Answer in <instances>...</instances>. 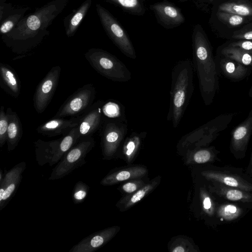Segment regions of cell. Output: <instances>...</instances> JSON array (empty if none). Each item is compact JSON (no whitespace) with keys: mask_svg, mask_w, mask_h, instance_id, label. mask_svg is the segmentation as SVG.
Listing matches in <instances>:
<instances>
[{"mask_svg":"<svg viewBox=\"0 0 252 252\" xmlns=\"http://www.w3.org/2000/svg\"><path fill=\"white\" fill-rule=\"evenodd\" d=\"M68 0H52L25 15L9 32L1 35L4 44L16 55L13 60L31 55L49 34V27L63 12Z\"/></svg>","mask_w":252,"mask_h":252,"instance_id":"cell-1","label":"cell"},{"mask_svg":"<svg viewBox=\"0 0 252 252\" xmlns=\"http://www.w3.org/2000/svg\"><path fill=\"white\" fill-rule=\"evenodd\" d=\"M197 26L192 36L193 65L199 90L206 105L213 102L219 89L218 71L210 44L201 28Z\"/></svg>","mask_w":252,"mask_h":252,"instance_id":"cell-2","label":"cell"},{"mask_svg":"<svg viewBox=\"0 0 252 252\" xmlns=\"http://www.w3.org/2000/svg\"><path fill=\"white\" fill-rule=\"evenodd\" d=\"M193 65L189 59L178 62L171 72L167 120L174 128L179 125L194 92Z\"/></svg>","mask_w":252,"mask_h":252,"instance_id":"cell-3","label":"cell"},{"mask_svg":"<svg viewBox=\"0 0 252 252\" xmlns=\"http://www.w3.org/2000/svg\"><path fill=\"white\" fill-rule=\"evenodd\" d=\"M84 56L97 72L111 81L125 82L131 78V72L126 65L105 50L90 48L85 53Z\"/></svg>","mask_w":252,"mask_h":252,"instance_id":"cell-4","label":"cell"},{"mask_svg":"<svg viewBox=\"0 0 252 252\" xmlns=\"http://www.w3.org/2000/svg\"><path fill=\"white\" fill-rule=\"evenodd\" d=\"M95 145L93 136L82 138L66 152L53 169L49 180L60 179L86 163L85 158Z\"/></svg>","mask_w":252,"mask_h":252,"instance_id":"cell-5","label":"cell"},{"mask_svg":"<svg viewBox=\"0 0 252 252\" xmlns=\"http://www.w3.org/2000/svg\"><path fill=\"white\" fill-rule=\"evenodd\" d=\"M95 7L101 24L109 38L127 57L135 59L136 54L133 46L120 24L102 5L96 4Z\"/></svg>","mask_w":252,"mask_h":252,"instance_id":"cell-6","label":"cell"},{"mask_svg":"<svg viewBox=\"0 0 252 252\" xmlns=\"http://www.w3.org/2000/svg\"><path fill=\"white\" fill-rule=\"evenodd\" d=\"M95 95L94 85L85 84L67 98L53 118L75 117L82 115L93 104Z\"/></svg>","mask_w":252,"mask_h":252,"instance_id":"cell-7","label":"cell"},{"mask_svg":"<svg viewBox=\"0 0 252 252\" xmlns=\"http://www.w3.org/2000/svg\"><path fill=\"white\" fill-rule=\"evenodd\" d=\"M127 130L126 121L107 120L103 123L100 137L104 159H110L116 155Z\"/></svg>","mask_w":252,"mask_h":252,"instance_id":"cell-8","label":"cell"},{"mask_svg":"<svg viewBox=\"0 0 252 252\" xmlns=\"http://www.w3.org/2000/svg\"><path fill=\"white\" fill-rule=\"evenodd\" d=\"M61 67L53 66L38 84L33 100L34 109L38 114L42 113L50 103L59 81Z\"/></svg>","mask_w":252,"mask_h":252,"instance_id":"cell-9","label":"cell"},{"mask_svg":"<svg viewBox=\"0 0 252 252\" xmlns=\"http://www.w3.org/2000/svg\"><path fill=\"white\" fill-rule=\"evenodd\" d=\"M104 102L101 100L96 101L87 111L78 116L79 123L77 127L80 139L92 136L103 124L102 107Z\"/></svg>","mask_w":252,"mask_h":252,"instance_id":"cell-10","label":"cell"},{"mask_svg":"<svg viewBox=\"0 0 252 252\" xmlns=\"http://www.w3.org/2000/svg\"><path fill=\"white\" fill-rule=\"evenodd\" d=\"M26 164L22 161L4 174L0 182V210H2L15 194L22 179Z\"/></svg>","mask_w":252,"mask_h":252,"instance_id":"cell-11","label":"cell"},{"mask_svg":"<svg viewBox=\"0 0 252 252\" xmlns=\"http://www.w3.org/2000/svg\"><path fill=\"white\" fill-rule=\"evenodd\" d=\"M120 230V227L113 226L95 232L73 246L69 252H94L106 244Z\"/></svg>","mask_w":252,"mask_h":252,"instance_id":"cell-12","label":"cell"},{"mask_svg":"<svg viewBox=\"0 0 252 252\" xmlns=\"http://www.w3.org/2000/svg\"><path fill=\"white\" fill-rule=\"evenodd\" d=\"M79 117H72L70 119L63 118H53L52 119L39 126L36 131L38 133L48 137L60 135H66L73 128L77 126Z\"/></svg>","mask_w":252,"mask_h":252,"instance_id":"cell-13","label":"cell"},{"mask_svg":"<svg viewBox=\"0 0 252 252\" xmlns=\"http://www.w3.org/2000/svg\"><path fill=\"white\" fill-rule=\"evenodd\" d=\"M143 166H133L114 170L106 175L100 181L102 186H112L132 179L143 178L148 174Z\"/></svg>","mask_w":252,"mask_h":252,"instance_id":"cell-14","label":"cell"},{"mask_svg":"<svg viewBox=\"0 0 252 252\" xmlns=\"http://www.w3.org/2000/svg\"><path fill=\"white\" fill-rule=\"evenodd\" d=\"M160 182V177L158 176L146 183L134 192L126 195L116 204V207L121 212L126 211L140 201L152 192Z\"/></svg>","mask_w":252,"mask_h":252,"instance_id":"cell-15","label":"cell"},{"mask_svg":"<svg viewBox=\"0 0 252 252\" xmlns=\"http://www.w3.org/2000/svg\"><path fill=\"white\" fill-rule=\"evenodd\" d=\"M0 86L6 93L18 98L21 92L20 80L15 71L9 65L0 63Z\"/></svg>","mask_w":252,"mask_h":252,"instance_id":"cell-16","label":"cell"},{"mask_svg":"<svg viewBox=\"0 0 252 252\" xmlns=\"http://www.w3.org/2000/svg\"><path fill=\"white\" fill-rule=\"evenodd\" d=\"M160 20L168 26H177L184 22V17L179 9L166 2L155 3L151 6Z\"/></svg>","mask_w":252,"mask_h":252,"instance_id":"cell-17","label":"cell"},{"mask_svg":"<svg viewBox=\"0 0 252 252\" xmlns=\"http://www.w3.org/2000/svg\"><path fill=\"white\" fill-rule=\"evenodd\" d=\"M216 64L218 69L219 68L224 76L231 80H241L250 73L247 66L224 56L216 62Z\"/></svg>","mask_w":252,"mask_h":252,"instance_id":"cell-18","label":"cell"},{"mask_svg":"<svg viewBox=\"0 0 252 252\" xmlns=\"http://www.w3.org/2000/svg\"><path fill=\"white\" fill-rule=\"evenodd\" d=\"M92 0H85L76 9L65 17L63 20L66 35L73 36L87 14Z\"/></svg>","mask_w":252,"mask_h":252,"instance_id":"cell-19","label":"cell"},{"mask_svg":"<svg viewBox=\"0 0 252 252\" xmlns=\"http://www.w3.org/2000/svg\"><path fill=\"white\" fill-rule=\"evenodd\" d=\"M9 119L7 130V150H14L17 146L23 135V128L20 119L16 112L10 107L6 111Z\"/></svg>","mask_w":252,"mask_h":252,"instance_id":"cell-20","label":"cell"},{"mask_svg":"<svg viewBox=\"0 0 252 252\" xmlns=\"http://www.w3.org/2000/svg\"><path fill=\"white\" fill-rule=\"evenodd\" d=\"M61 139L45 141L38 139L34 142L35 158L38 164L43 166L50 164L57 151Z\"/></svg>","mask_w":252,"mask_h":252,"instance_id":"cell-21","label":"cell"},{"mask_svg":"<svg viewBox=\"0 0 252 252\" xmlns=\"http://www.w3.org/2000/svg\"><path fill=\"white\" fill-rule=\"evenodd\" d=\"M147 133L144 131L138 133L133 132L126 138L122 150L125 159L127 163L132 162L140 149L142 140Z\"/></svg>","mask_w":252,"mask_h":252,"instance_id":"cell-22","label":"cell"},{"mask_svg":"<svg viewBox=\"0 0 252 252\" xmlns=\"http://www.w3.org/2000/svg\"><path fill=\"white\" fill-rule=\"evenodd\" d=\"M80 140L78 128L76 126L61 138L57 151L50 166L59 162L64 154L74 146Z\"/></svg>","mask_w":252,"mask_h":252,"instance_id":"cell-23","label":"cell"},{"mask_svg":"<svg viewBox=\"0 0 252 252\" xmlns=\"http://www.w3.org/2000/svg\"><path fill=\"white\" fill-rule=\"evenodd\" d=\"M29 9L30 8L27 6H14L8 15L0 22L1 35L12 31L25 17L26 13Z\"/></svg>","mask_w":252,"mask_h":252,"instance_id":"cell-24","label":"cell"},{"mask_svg":"<svg viewBox=\"0 0 252 252\" xmlns=\"http://www.w3.org/2000/svg\"><path fill=\"white\" fill-rule=\"evenodd\" d=\"M252 133V109L247 118L233 131L232 139L234 145L241 147L246 143Z\"/></svg>","mask_w":252,"mask_h":252,"instance_id":"cell-25","label":"cell"},{"mask_svg":"<svg viewBox=\"0 0 252 252\" xmlns=\"http://www.w3.org/2000/svg\"><path fill=\"white\" fill-rule=\"evenodd\" d=\"M221 54L247 66H252V51L228 45L221 50Z\"/></svg>","mask_w":252,"mask_h":252,"instance_id":"cell-26","label":"cell"},{"mask_svg":"<svg viewBox=\"0 0 252 252\" xmlns=\"http://www.w3.org/2000/svg\"><path fill=\"white\" fill-rule=\"evenodd\" d=\"M102 111L103 116L108 117V120L126 121L125 107L116 100H109L104 102Z\"/></svg>","mask_w":252,"mask_h":252,"instance_id":"cell-27","label":"cell"},{"mask_svg":"<svg viewBox=\"0 0 252 252\" xmlns=\"http://www.w3.org/2000/svg\"><path fill=\"white\" fill-rule=\"evenodd\" d=\"M219 11L231 13L242 16H252V6L245 3L224 2L219 6Z\"/></svg>","mask_w":252,"mask_h":252,"instance_id":"cell-28","label":"cell"},{"mask_svg":"<svg viewBox=\"0 0 252 252\" xmlns=\"http://www.w3.org/2000/svg\"><path fill=\"white\" fill-rule=\"evenodd\" d=\"M117 4L130 12L141 14L144 13L143 5L140 0H104Z\"/></svg>","mask_w":252,"mask_h":252,"instance_id":"cell-29","label":"cell"},{"mask_svg":"<svg viewBox=\"0 0 252 252\" xmlns=\"http://www.w3.org/2000/svg\"><path fill=\"white\" fill-rule=\"evenodd\" d=\"M89 187L82 181H78L75 185L72 194V199L74 204H77L83 202L86 198Z\"/></svg>","mask_w":252,"mask_h":252,"instance_id":"cell-30","label":"cell"},{"mask_svg":"<svg viewBox=\"0 0 252 252\" xmlns=\"http://www.w3.org/2000/svg\"><path fill=\"white\" fill-rule=\"evenodd\" d=\"M9 124L8 115L1 106L0 109V147H2L7 141V130Z\"/></svg>","mask_w":252,"mask_h":252,"instance_id":"cell-31","label":"cell"},{"mask_svg":"<svg viewBox=\"0 0 252 252\" xmlns=\"http://www.w3.org/2000/svg\"><path fill=\"white\" fill-rule=\"evenodd\" d=\"M217 16L220 21L231 26H239L244 20L243 16L220 11L218 12Z\"/></svg>","mask_w":252,"mask_h":252,"instance_id":"cell-32","label":"cell"},{"mask_svg":"<svg viewBox=\"0 0 252 252\" xmlns=\"http://www.w3.org/2000/svg\"><path fill=\"white\" fill-rule=\"evenodd\" d=\"M146 182L142 178L132 179L123 184L119 189L126 195L132 193L144 186Z\"/></svg>","mask_w":252,"mask_h":252,"instance_id":"cell-33","label":"cell"},{"mask_svg":"<svg viewBox=\"0 0 252 252\" xmlns=\"http://www.w3.org/2000/svg\"><path fill=\"white\" fill-rule=\"evenodd\" d=\"M202 174L206 177L212 178L215 179H217L218 180H220L221 182L224 183V184L232 187H240L238 181L233 177H229V176H220L219 177L218 176L214 175L213 173L210 172H203Z\"/></svg>","mask_w":252,"mask_h":252,"instance_id":"cell-34","label":"cell"},{"mask_svg":"<svg viewBox=\"0 0 252 252\" xmlns=\"http://www.w3.org/2000/svg\"><path fill=\"white\" fill-rule=\"evenodd\" d=\"M211 157V152L207 149L197 150L193 155V159L197 163L207 162L210 159Z\"/></svg>","mask_w":252,"mask_h":252,"instance_id":"cell-35","label":"cell"},{"mask_svg":"<svg viewBox=\"0 0 252 252\" xmlns=\"http://www.w3.org/2000/svg\"><path fill=\"white\" fill-rule=\"evenodd\" d=\"M7 0H0V22L13 9L14 6L11 3L6 2Z\"/></svg>","mask_w":252,"mask_h":252,"instance_id":"cell-36","label":"cell"},{"mask_svg":"<svg viewBox=\"0 0 252 252\" xmlns=\"http://www.w3.org/2000/svg\"><path fill=\"white\" fill-rule=\"evenodd\" d=\"M188 241H183L181 240L180 241L176 242L173 244L171 251L173 252H185L189 251L188 248H189V244L187 243Z\"/></svg>","mask_w":252,"mask_h":252,"instance_id":"cell-37","label":"cell"},{"mask_svg":"<svg viewBox=\"0 0 252 252\" xmlns=\"http://www.w3.org/2000/svg\"><path fill=\"white\" fill-rule=\"evenodd\" d=\"M229 46L237 47L246 50L252 51V40H239L231 43Z\"/></svg>","mask_w":252,"mask_h":252,"instance_id":"cell-38","label":"cell"},{"mask_svg":"<svg viewBox=\"0 0 252 252\" xmlns=\"http://www.w3.org/2000/svg\"><path fill=\"white\" fill-rule=\"evenodd\" d=\"M227 198L230 200L237 201L243 198L242 192L236 189H231L228 190L226 194Z\"/></svg>","mask_w":252,"mask_h":252,"instance_id":"cell-39","label":"cell"},{"mask_svg":"<svg viewBox=\"0 0 252 252\" xmlns=\"http://www.w3.org/2000/svg\"><path fill=\"white\" fill-rule=\"evenodd\" d=\"M238 211L237 208L233 205H227L224 206L222 214L226 217H232L235 215Z\"/></svg>","mask_w":252,"mask_h":252,"instance_id":"cell-40","label":"cell"},{"mask_svg":"<svg viewBox=\"0 0 252 252\" xmlns=\"http://www.w3.org/2000/svg\"><path fill=\"white\" fill-rule=\"evenodd\" d=\"M233 37L240 40H252V30L235 34Z\"/></svg>","mask_w":252,"mask_h":252,"instance_id":"cell-41","label":"cell"},{"mask_svg":"<svg viewBox=\"0 0 252 252\" xmlns=\"http://www.w3.org/2000/svg\"><path fill=\"white\" fill-rule=\"evenodd\" d=\"M203 206L205 210H209L211 208L212 204L210 197L205 196L203 200Z\"/></svg>","mask_w":252,"mask_h":252,"instance_id":"cell-42","label":"cell"},{"mask_svg":"<svg viewBox=\"0 0 252 252\" xmlns=\"http://www.w3.org/2000/svg\"><path fill=\"white\" fill-rule=\"evenodd\" d=\"M249 95L250 96L252 97V87H251L249 91Z\"/></svg>","mask_w":252,"mask_h":252,"instance_id":"cell-43","label":"cell"}]
</instances>
